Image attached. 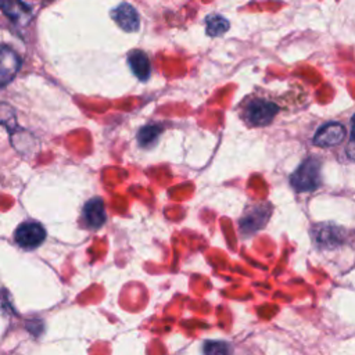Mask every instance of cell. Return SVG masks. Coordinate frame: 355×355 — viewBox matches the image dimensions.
Wrapping results in <instances>:
<instances>
[{
    "mask_svg": "<svg viewBox=\"0 0 355 355\" xmlns=\"http://www.w3.org/2000/svg\"><path fill=\"white\" fill-rule=\"evenodd\" d=\"M277 114V103L262 96L247 97L240 110L241 119L251 128H263L270 125Z\"/></svg>",
    "mask_w": 355,
    "mask_h": 355,
    "instance_id": "cell-1",
    "label": "cell"
},
{
    "mask_svg": "<svg viewBox=\"0 0 355 355\" xmlns=\"http://www.w3.org/2000/svg\"><path fill=\"white\" fill-rule=\"evenodd\" d=\"M273 207L269 201L250 204L244 209L241 218L239 219V230L241 236L250 237L262 230L266 226L268 220L270 219Z\"/></svg>",
    "mask_w": 355,
    "mask_h": 355,
    "instance_id": "cell-2",
    "label": "cell"
},
{
    "mask_svg": "<svg viewBox=\"0 0 355 355\" xmlns=\"http://www.w3.org/2000/svg\"><path fill=\"white\" fill-rule=\"evenodd\" d=\"M290 184L300 193L316 190L320 184V161L315 157H309L302 161L291 173Z\"/></svg>",
    "mask_w": 355,
    "mask_h": 355,
    "instance_id": "cell-3",
    "label": "cell"
},
{
    "mask_svg": "<svg viewBox=\"0 0 355 355\" xmlns=\"http://www.w3.org/2000/svg\"><path fill=\"white\" fill-rule=\"evenodd\" d=\"M311 237L313 244L322 250H333L345 243L347 233L343 227L331 223L313 225L311 229Z\"/></svg>",
    "mask_w": 355,
    "mask_h": 355,
    "instance_id": "cell-4",
    "label": "cell"
},
{
    "mask_svg": "<svg viewBox=\"0 0 355 355\" xmlns=\"http://www.w3.org/2000/svg\"><path fill=\"white\" fill-rule=\"evenodd\" d=\"M46 239V230L40 223L25 222L19 225L15 230V241L22 248H36Z\"/></svg>",
    "mask_w": 355,
    "mask_h": 355,
    "instance_id": "cell-5",
    "label": "cell"
},
{
    "mask_svg": "<svg viewBox=\"0 0 355 355\" xmlns=\"http://www.w3.org/2000/svg\"><path fill=\"white\" fill-rule=\"evenodd\" d=\"M345 137V126L340 122H327L313 135L312 143L318 147L330 148L338 146Z\"/></svg>",
    "mask_w": 355,
    "mask_h": 355,
    "instance_id": "cell-6",
    "label": "cell"
},
{
    "mask_svg": "<svg viewBox=\"0 0 355 355\" xmlns=\"http://www.w3.org/2000/svg\"><path fill=\"white\" fill-rule=\"evenodd\" d=\"M21 67L19 55L7 46H0V87L6 86L17 75Z\"/></svg>",
    "mask_w": 355,
    "mask_h": 355,
    "instance_id": "cell-7",
    "label": "cell"
},
{
    "mask_svg": "<svg viewBox=\"0 0 355 355\" xmlns=\"http://www.w3.org/2000/svg\"><path fill=\"white\" fill-rule=\"evenodd\" d=\"M82 218H83V223L89 229H100L107 219L104 201L98 197L89 200L83 207Z\"/></svg>",
    "mask_w": 355,
    "mask_h": 355,
    "instance_id": "cell-8",
    "label": "cell"
},
{
    "mask_svg": "<svg viewBox=\"0 0 355 355\" xmlns=\"http://www.w3.org/2000/svg\"><path fill=\"white\" fill-rule=\"evenodd\" d=\"M111 15H112V19L118 24V26L122 28L123 31L136 32L139 29V25H140L139 14L130 4L128 3L119 4L111 11Z\"/></svg>",
    "mask_w": 355,
    "mask_h": 355,
    "instance_id": "cell-9",
    "label": "cell"
},
{
    "mask_svg": "<svg viewBox=\"0 0 355 355\" xmlns=\"http://www.w3.org/2000/svg\"><path fill=\"white\" fill-rule=\"evenodd\" d=\"M0 8L14 22L26 24L31 17V10L21 0H0Z\"/></svg>",
    "mask_w": 355,
    "mask_h": 355,
    "instance_id": "cell-10",
    "label": "cell"
},
{
    "mask_svg": "<svg viewBox=\"0 0 355 355\" xmlns=\"http://www.w3.org/2000/svg\"><path fill=\"white\" fill-rule=\"evenodd\" d=\"M128 62H129L132 72L135 73V76L137 79H140V80L148 79L151 68H150V60L144 51H141V50L132 51L128 57Z\"/></svg>",
    "mask_w": 355,
    "mask_h": 355,
    "instance_id": "cell-11",
    "label": "cell"
},
{
    "mask_svg": "<svg viewBox=\"0 0 355 355\" xmlns=\"http://www.w3.org/2000/svg\"><path fill=\"white\" fill-rule=\"evenodd\" d=\"M205 29H207V35L216 37V36H222L225 32H227L229 29V21L219 15V14H211L205 18Z\"/></svg>",
    "mask_w": 355,
    "mask_h": 355,
    "instance_id": "cell-12",
    "label": "cell"
},
{
    "mask_svg": "<svg viewBox=\"0 0 355 355\" xmlns=\"http://www.w3.org/2000/svg\"><path fill=\"white\" fill-rule=\"evenodd\" d=\"M159 133H161L159 126H157V125H147V126H144V128H141L139 130L137 140H139L141 147H150V146L157 143Z\"/></svg>",
    "mask_w": 355,
    "mask_h": 355,
    "instance_id": "cell-13",
    "label": "cell"
},
{
    "mask_svg": "<svg viewBox=\"0 0 355 355\" xmlns=\"http://www.w3.org/2000/svg\"><path fill=\"white\" fill-rule=\"evenodd\" d=\"M202 351L205 354H227L232 351V348L223 341H205Z\"/></svg>",
    "mask_w": 355,
    "mask_h": 355,
    "instance_id": "cell-14",
    "label": "cell"
},
{
    "mask_svg": "<svg viewBox=\"0 0 355 355\" xmlns=\"http://www.w3.org/2000/svg\"><path fill=\"white\" fill-rule=\"evenodd\" d=\"M345 154L348 155L349 159L355 161V114L351 118V133H349V140L345 147Z\"/></svg>",
    "mask_w": 355,
    "mask_h": 355,
    "instance_id": "cell-15",
    "label": "cell"
}]
</instances>
